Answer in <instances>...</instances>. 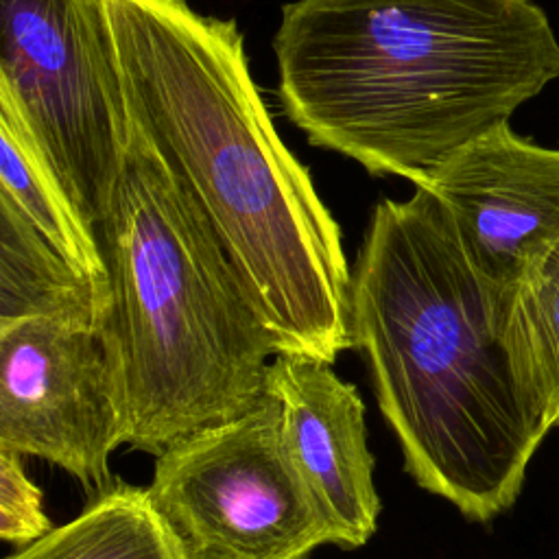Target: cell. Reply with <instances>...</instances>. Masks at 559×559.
Masks as SVG:
<instances>
[{"instance_id": "6da1fadb", "label": "cell", "mask_w": 559, "mask_h": 559, "mask_svg": "<svg viewBox=\"0 0 559 559\" xmlns=\"http://www.w3.org/2000/svg\"><path fill=\"white\" fill-rule=\"evenodd\" d=\"M127 111L194 199L275 354L352 347L341 229L255 87L236 20L188 0H100Z\"/></svg>"}, {"instance_id": "7a4b0ae2", "label": "cell", "mask_w": 559, "mask_h": 559, "mask_svg": "<svg viewBox=\"0 0 559 559\" xmlns=\"http://www.w3.org/2000/svg\"><path fill=\"white\" fill-rule=\"evenodd\" d=\"M349 336L415 483L476 522L507 511L557 408L426 190L376 203L352 264Z\"/></svg>"}, {"instance_id": "3957f363", "label": "cell", "mask_w": 559, "mask_h": 559, "mask_svg": "<svg viewBox=\"0 0 559 559\" xmlns=\"http://www.w3.org/2000/svg\"><path fill=\"white\" fill-rule=\"evenodd\" d=\"M273 52L284 114L312 146L415 186L559 79L533 0H295Z\"/></svg>"}, {"instance_id": "277c9868", "label": "cell", "mask_w": 559, "mask_h": 559, "mask_svg": "<svg viewBox=\"0 0 559 559\" xmlns=\"http://www.w3.org/2000/svg\"><path fill=\"white\" fill-rule=\"evenodd\" d=\"M96 236L109 288L98 336L124 443L159 456L258 408L273 341L203 212L133 122Z\"/></svg>"}, {"instance_id": "5b68a950", "label": "cell", "mask_w": 559, "mask_h": 559, "mask_svg": "<svg viewBox=\"0 0 559 559\" xmlns=\"http://www.w3.org/2000/svg\"><path fill=\"white\" fill-rule=\"evenodd\" d=\"M0 94L96 229L131 140L103 2L0 0Z\"/></svg>"}, {"instance_id": "8992f818", "label": "cell", "mask_w": 559, "mask_h": 559, "mask_svg": "<svg viewBox=\"0 0 559 559\" xmlns=\"http://www.w3.org/2000/svg\"><path fill=\"white\" fill-rule=\"evenodd\" d=\"M148 500L181 559H306L336 535L297 472L280 402L155 456Z\"/></svg>"}, {"instance_id": "52a82bcc", "label": "cell", "mask_w": 559, "mask_h": 559, "mask_svg": "<svg viewBox=\"0 0 559 559\" xmlns=\"http://www.w3.org/2000/svg\"><path fill=\"white\" fill-rule=\"evenodd\" d=\"M124 424L98 330L68 319L0 325V450L63 467L90 493L111 487Z\"/></svg>"}, {"instance_id": "ba28073f", "label": "cell", "mask_w": 559, "mask_h": 559, "mask_svg": "<svg viewBox=\"0 0 559 559\" xmlns=\"http://www.w3.org/2000/svg\"><path fill=\"white\" fill-rule=\"evenodd\" d=\"M415 188L437 201L500 306L559 247V146L537 144L509 122L454 151Z\"/></svg>"}, {"instance_id": "9c48e42d", "label": "cell", "mask_w": 559, "mask_h": 559, "mask_svg": "<svg viewBox=\"0 0 559 559\" xmlns=\"http://www.w3.org/2000/svg\"><path fill=\"white\" fill-rule=\"evenodd\" d=\"M266 393L280 402L288 454L328 518L336 546L367 544L376 533L380 498L356 386L343 382L330 362L280 354L269 365Z\"/></svg>"}, {"instance_id": "30bf717a", "label": "cell", "mask_w": 559, "mask_h": 559, "mask_svg": "<svg viewBox=\"0 0 559 559\" xmlns=\"http://www.w3.org/2000/svg\"><path fill=\"white\" fill-rule=\"evenodd\" d=\"M0 199L11 203L81 275L109 295L96 229L81 216L4 94H0Z\"/></svg>"}, {"instance_id": "8fae6325", "label": "cell", "mask_w": 559, "mask_h": 559, "mask_svg": "<svg viewBox=\"0 0 559 559\" xmlns=\"http://www.w3.org/2000/svg\"><path fill=\"white\" fill-rule=\"evenodd\" d=\"M109 295L0 199V325L68 319L100 328Z\"/></svg>"}, {"instance_id": "7c38bea8", "label": "cell", "mask_w": 559, "mask_h": 559, "mask_svg": "<svg viewBox=\"0 0 559 559\" xmlns=\"http://www.w3.org/2000/svg\"><path fill=\"white\" fill-rule=\"evenodd\" d=\"M7 559H181L146 489L116 485Z\"/></svg>"}, {"instance_id": "4fadbf2b", "label": "cell", "mask_w": 559, "mask_h": 559, "mask_svg": "<svg viewBox=\"0 0 559 559\" xmlns=\"http://www.w3.org/2000/svg\"><path fill=\"white\" fill-rule=\"evenodd\" d=\"M507 310L552 397L559 426V247L518 284Z\"/></svg>"}, {"instance_id": "5bb4252c", "label": "cell", "mask_w": 559, "mask_h": 559, "mask_svg": "<svg viewBox=\"0 0 559 559\" xmlns=\"http://www.w3.org/2000/svg\"><path fill=\"white\" fill-rule=\"evenodd\" d=\"M55 526L41 511V491L20 465V456L0 450V537L28 546Z\"/></svg>"}]
</instances>
